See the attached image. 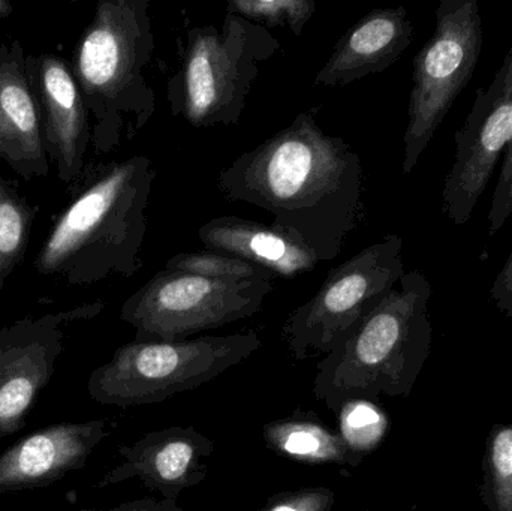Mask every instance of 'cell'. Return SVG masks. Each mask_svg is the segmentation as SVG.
Here are the masks:
<instances>
[{"label":"cell","mask_w":512,"mask_h":511,"mask_svg":"<svg viewBox=\"0 0 512 511\" xmlns=\"http://www.w3.org/2000/svg\"><path fill=\"white\" fill-rule=\"evenodd\" d=\"M364 185L358 153L327 134L313 111L298 114L218 177L227 200L270 213L271 225L307 246L319 263L339 257L366 218Z\"/></svg>","instance_id":"6da1fadb"},{"label":"cell","mask_w":512,"mask_h":511,"mask_svg":"<svg viewBox=\"0 0 512 511\" xmlns=\"http://www.w3.org/2000/svg\"><path fill=\"white\" fill-rule=\"evenodd\" d=\"M155 179L149 156L86 165L39 249L36 273L72 287L137 275Z\"/></svg>","instance_id":"7a4b0ae2"},{"label":"cell","mask_w":512,"mask_h":511,"mask_svg":"<svg viewBox=\"0 0 512 511\" xmlns=\"http://www.w3.org/2000/svg\"><path fill=\"white\" fill-rule=\"evenodd\" d=\"M150 0H101L81 33L71 69L92 126L96 155L134 140L156 111L146 68L155 53Z\"/></svg>","instance_id":"3957f363"},{"label":"cell","mask_w":512,"mask_h":511,"mask_svg":"<svg viewBox=\"0 0 512 511\" xmlns=\"http://www.w3.org/2000/svg\"><path fill=\"white\" fill-rule=\"evenodd\" d=\"M432 285L421 270L397 287L316 368L313 393L331 411L346 399L411 395L432 350Z\"/></svg>","instance_id":"277c9868"},{"label":"cell","mask_w":512,"mask_h":511,"mask_svg":"<svg viewBox=\"0 0 512 511\" xmlns=\"http://www.w3.org/2000/svg\"><path fill=\"white\" fill-rule=\"evenodd\" d=\"M279 50L270 30L234 12L227 11L221 30L191 27L180 68L167 84L171 113L194 128L237 125L262 66Z\"/></svg>","instance_id":"5b68a950"},{"label":"cell","mask_w":512,"mask_h":511,"mask_svg":"<svg viewBox=\"0 0 512 511\" xmlns=\"http://www.w3.org/2000/svg\"><path fill=\"white\" fill-rule=\"evenodd\" d=\"M256 332L183 341H135L90 374V398L119 408L159 404L221 377L261 348Z\"/></svg>","instance_id":"8992f818"},{"label":"cell","mask_w":512,"mask_h":511,"mask_svg":"<svg viewBox=\"0 0 512 511\" xmlns=\"http://www.w3.org/2000/svg\"><path fill=\"white\" fill-rule=\"evenodd\" d=\"M403 239L387 234L334 267L312 299L291 312L282 338L297 360L328 356L405 276Z\"/></svg>","instance_id":"52a82bcc"},{"label":"cell","mask_w":512,"mask_h":511,"mask_svg":"<svg viewBox=\"0 0 512 511\" xmlns=\"http://www.w3.org/2000/svg\"><path fill=\"white\" fill-rule=\"evenodd\" d=\"M273 282L215 279L162 269L120 309V320L134 327L137 341H183L206 330L254 317Z\"/></svg>","instance_id":"ba28073f"},{"label":"cell","mask_w":512,"mask_h":511,"mask_svg":"<svg viewBox=\"0 0 512 511\" xmlns=\"http://www.w3.org/2000/svg\"><path fill=\"white\" fill-rule=\"evenodd\" d=\"M483 50V20L477 0H442L432 38L414 57L402 173L411 174L468 86Z\"/></svg>","instance_id":"9c48e42d"},{"label":"cell","mask_w":512,"mask_h":511,"mask_svg":"<svg viewBox=\"0 0 512 511\" xmlns=\"http://www.w3.org/2000/svg\"><path fill=\"white\" fill-rule=\"evenodd\" d=\"M512 141V48L492 83L477 90L465 125L454 134L456 158L442 189L444 212L462 227L483 197Z\"/></svg>","instance_id":"30bf717a"},{"label":"cell","mask_w":512,"mask_h":511,"mask_svg":"<svg viewBox=\"0 0 512 511\" xmlns=\"http://www.w3.org/2000/svg\"><path fill=\"white\" fill-rule=\"evenodd\" d=\"M102 302L21 318L0 330V438L17 434L50 383L63 351L65 327L98 317Z\"/></svg>","instance_id":"8fae6325"},{"label":"cell","mask_w":512,"mask_h":511,"mask_svg":"<svg viewBox=\"0 0 512 511\" xmlns=\"http://www.w3.org/2000/svg\"><path fill=\"white\" fill-rule=\"evenodd\" d=\"M27 75L41 113L45 153L57 177L74 185L92 146V126L71 65L57 54L27 56Z\"/></svg>","instance_id":"7c38bea8"},{"label":"cell","mask_w":512,"mask_h":511,"mask_svg":"<svg viewBox=\"0 0 512 511\" xmlns=\"http://www.w3.org/2000/svg\"><path fill=\"white\" fill-rule=\"evenodd\" d=\"M215 444L195 426H168L149 432L129 446H120L122 462L104 474L96 488H108L140 479L144 488L158 492L162 500H179L209 476L207 459Z\"/></svg>","instance_id":"4fadbf2b"},{"label":"cell","mask_w":512,"mask_h":511,"mask_svg":"<svg viewBox=\"0 0 512 511\" xmlns=\"http://www.w3.org/2000/svg\"><path fill=\"white\" fill-rule=\"evenodd\" d=\"M110 434V423L92 420L47 426L21 438L0 455V494L45 488L83 470Z\"/></svg>","instance_id":"5bb4252c"},{"label":"cell","mask_w":512,"mask_h":511,"mask_svg":"<svg viewBox=\"0 0 512 511\" xmlns=\"http://www.w3.org/2000/svg\"><path fill=\"white\" fill-rule=\"evenodd\" d=\"M18 39L0 44V159L24 180L50 174L41 113Z\"/></svg>","instance_id":"9a60e30c"},{"label":"cell","mask_w":512,"mask_h":511,"mask_svg":"<svg viewBox=\"0 0 512 511\" xmlns=\"http://www.w3.org/2000/svg\"><path fill=\"white\" fill-rule=\"evenodd\" d=\"M414 24L405 6L367 12L337 41L315 77L324 87H345L361 78L387 71L408 50Z\"/></svg>","instance_id":"2e32d148"},{"label":"cell","mask_w":512,"mask_h":511,"mask_svg":"<svg viewBox=\"0 0 512 511\" xmlns=\"http://www.w3.org/2000/svg\"><path fill=\"white\" fill-rule=\"evenodd\" d=\"M207 251L248 261L274 278L294 279L318 267L319 260L303 243L273 225L239 216H218L198 228Z\"/></svg>","instance_id":"e0dca14e"},{"label":"cell","mask_w":512,"mask_h":511,"mask_svg":"<svg viewBox=\"0 0 512 511\" xmlns=\"http://www.w3.org/2000/svg\"><path fill=\"white\" fill-rule=\"evenodd\" d=\"M265 446L277 456L304 465L358 467L357 458L336 429L328 428L312 411H295L262 428Z\"/></svg>","instance_id":"ac0fdd59"},{"label":"cell","mask_w":512,"mask_h":511,"mask_svg":"<svg viewBox=\"0 0 512 511\" xmlns=\"http://www.w3.org/2000/svg\"><path fill=\"white\" fill-rule=\"evenodd\" d=\"M38 212L39 207L32 206L17 186L0 174V284L5 285L23 261Z\"/></svg>","instance_id":"d6986e66"},{"label":"cell","mask_w":512,"mask_h":511,"mask_svg":"<svg viewBox=\"0 0 512 511\" xmlns=\"http://www.w3.org/2000/svg\"><path fill=\"white\" fill-rule=\"evenodd\" d=\"M333 413L337 434L361 461L381 447L391 429L390 416L379 401L346 399Z\"/></svg>","instance_id":"ffe728a7"},{"label":"cell","mask_w":512,"mask_h":511,"mask_svg":"<svg viewBox=\"0 0 512 511\" xmlns=\"http://www.w3.org/2000/svg\"><path fill=\"white\" fill-rule=\"evenodd\" d=\"M480 497L487 511H512V423L487 435Z\"/></svg>","instance_id":"44dd1931"},{"label":"cell","mask_w":512,"mask_h":511,"mask_svg":"<svg viewBox=\"0 0 512 511\" xmlns=\"http://www.w3.org/2000/svg\"><path fill=\"white\" fill-rule=\"evenodd\" d=\"M227 11L234 12L264 29L286 27L301 36L316 11L313 0H230Z\"/></svg>","instance_id":"7402d4cb"},{"label":"cell","mask_w":512,"mask_h":511,"mask_svg":"<svg viewBox=\"0 0 512 511\" xmlns=\"http://www.w3.org/2000/svg\"><path fill=\"white\" fill-rule=\"evenodd\" d=\"M165 269L194 273L207 278L234 279V281L264 279V281L274 282L276 279L267 270L256 267L248 261L207 251V249L206 251L180 252L165 263Z\"/></svg>","instance_id":"603a6c76"},{"label":"cell","mask_w":512,"mask_h":511,"mask_svg":"<svg viewBox=\"0 0 512 511\" xmlns=\"http://www.w3.org/2000/svg\"><path fill=\"white\" fill-rule=\"evenodd\" d=\"M336 494L325 486H309L273 495L259 511H333Z\"/></svg>","instance_id":"cb8c5ba5"},{"label":"cell","mask_w":512,"mask_h":511,"mask_svg":"<svg viewBox=\"0 0 512 511\" xmlns=\"http://www.w3.org/2000/svg\"><path fill=\"white\" fill-rule=\"evenodd\" d=\"M512 215V141L505 150L504 164L489 210V236L493 237Z\"/></svg>","instance_id":"d4e9b609"},{"label":"cell","mask_w":512,"mask_h":511,"mask_svg":"<svg viewBox=\"0 0 512 511\" xmlns=\"http://www.w3.org/2000/svg\"><path fill=\"white\" fill-rule=\"evenodd\" d=\"M490 299L505 317L512 318V252L490 288Z\"/></svg>","instance_id":"484cf974"},{"label":"cell","mask_w":512,"mask_h":511,"mask_svg":"<svg viewBox=\"0 0 512 511\" xmlns=\"http://www.w3.org/2000/svg\"><path fill=\"white\" fill-rule=\"evenodd\" d=\"M78 511H186L173 500H153V498H143V500L131 501V503L122 504L108 510H78Z\"/></svg>","instance_id":"4316f807"},{"label":"cell","mask_w":512,"mask_h":511,"mask_svg":"<svg viewBox=\"0 0 512 511\" xmlns=\"http://www.w3.org/2000/svg\"><path fill=\"white\" fill-rule=\"evenodd\" d=\"M14 12V6L6 0H0V18L9 17Z\"/></svg>","instance_id":"83f0119b"},{"label":"cell","mask_w":512,"mask_h":511,"mask_svg":"<svg viewBox=\"0 0 512 511\" xmlns=\"http://www.w3.org/2000/svg\"><path fill=\"white\" fill-rule=\"evenodd\" d=\"M2 288H3V285H2V284H0V291H2Z\"/></svg>","instance_id":"f1b7e54d"},{"label":"cell","mask_w":512,"mask_h":511,"mask_svg":"<svg viewBox=\"0 0 512 511\" xmlns=\"http://www.w3.org/2000/svg\"><path fill=\"white\" fill-rule=\"evenodd\" d=\"M366 511H369V510H366Z\"/></svg>","instance_id":"f546056e"}]
</instances>
